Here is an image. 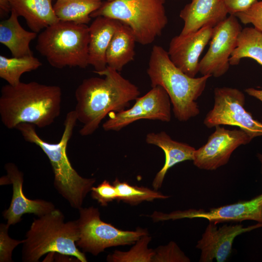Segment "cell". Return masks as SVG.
<instances>
[{
  "mask_svg": "<svg viewBox=\"0 0 262 262\" xmlns=\"http://www.w3.org/2000/svg\"><path fill=\"white\" fill-rule=\"evenodd\" d=\"M245 92L248 95L257 98L262 103V87L261 89H255L254 88H248L245 89Z\"/></svg>",
  "mask_w": 262,
  "mask_h": 262,
  "instance_id": "33",
  "label": "cell"
},
{
  "mask_svg": "<svg viewBox=\"0 0 262 262\" xmlns=\"http://www.w3.org/2000/svg\"><path fill=\"white\" fill-rule=\"evenodd\" d=\"M257 157L258 160H259L261 164V174H262V153L257 154Z\"/></svg>",
  "mask_w": 262,
  "mask_h": 262,
  "instance_id": "35",
  "label": "cell"
},
{
  "mask_svg": "<svg viewBox=\"0 0 262 262\" xmlns=\"http://www.w3.org/2000/svg\"><path fill=\"white\" fill-rule=\"evenodd\" d=\"M0 15L8 14L12 11L9 0H0Z\"/></svg>",
  "mask_w": 262,
  "mask_h": 262,
  "instance_id": "34",
  "label": "cell"
},
{
  "mask_svg": "<svg viewBox=\"0 0 262 262\" xmlns=\"http://www.w3.org/2000/svg\"><path fill=\"white\" fill-rule=\"evenodd\" d=\"M18 16L12 10L10 16L0 22V42L10 51L13 57L33 55L30 47L37 33L24 29L20 24Z\"/></svg>",
  "mask_w": 262,
  "mask_h": 262,
  "instance_id": "21",
  "label": "cell"
},
{
  "mask_svg": "<svg viewBox=\"0 0 262 262\" xmlns=\"http://www.w3.org/2000/svg\"><path fill=\"white\" fill-rule=\"evenodd\" d=\"M234 16L243 24L251 23L262 32V0L256 1L247 9Z\"/></svg>",
  "mask_w": 262,
  "mask_h": 262,
  "instance_id": "31",
  "label": "cell"
},
{
  "mask_svg": "<svg viewBox=\"0 0 262 262\" xmlns=\"http://www.w3.org/2000/svg\"><path fill=\"white\" fill-rule=\"evenodd\" d=\"M7 176L0 179V185L12 184L13 195L9 208L3 212L7 224L14 225L22 220L21 217L27 213H33L38 217L54 210L55 206L50 201L43 199H30L23 193V174L13 163L5 164Z\"/></svg>",
  "mask_w": 262,
  "mask_h": 262,
  "instance_id": "15",
  "label": "cell"
},
{
  "mask_svg": "<svg viewBox=\"0 0 262 262\" xmlns=\"http://www.w3.org/2000/svg\"><path fill=\"white\" fill-rule=\"evenodd\" d=\"M12 10L23 17L30 29L37 33L59 21L52 0H9Z\"/></svg>",
  "mask_w": 262,
  "mask_h": 262,
  "instance_id": "20",
  "label": "cell"
},
{
  "mask_svg": "<svg viewBox=\"0 0 262 262\" xmlns=\"http://www.w3.org/2000/svg\"><path fill=\"white\" fill-rule=\"evenodd\" d=\"M89 27L59 20L37 36L36 49L52 66L85 68L89 65Z\"/></svg>",
  "mask_w": 262,
  "mask_h": 262,
  "instance_id": "6",
  "label": "cell"
},
{
  "mask_svg": "<svg viewBox=\"0 0 262 262\" xmlns=\"http://www.w3.org/2000/svg\"><path fill=\"white\" fill-rule=\"evenodd\" d=\"M150 217L154 222L184 218H203L215 224L252 220L262 224V193L248 200L212 208L208 210L190 209L170 213L154 212Z\"/></svg>",
  "mask_w": 262,
  "mask_h": 262,
  "instance_id": "10",
  "label": "cell"
},
{
  "mask_svg": "<svg viewBox=\"0 0 262 262\" xmlns=\"http://www.w3.org/2000/svg\"><path fill=\"white\" fill-rule=\"evenodd\" d=\"M113 184L117 192V201H122L131 205H137L145 201H151L157 199H166L169 197L157 190L131 185L127 182L120 181L117 178L113 181Z\"/></svg>",
  "mask_w": 262,
  "mask_h": 262,
  "instance_id": "26",
  "label": "cell"
},
{
  "mask_svg": "<svg viewBox=\"0 0 262 262\" xmlns=\"http://www.w3.org/2000/svg\"><path fill=\"white\" fill-rule=\"evenodd\" d=\"M215 128L207 143L195 151L192 161L199 169L215 170L226 164L236 148L252 140L240 129L229 130L220 125Z\"/></svg>",
  "mask_w": 262,
  "mask_h": 262,
  "instance_id": "13",
  "label": "cell"
},
{
  "mask_svg": "<svg viewBox=\"0 0 262 262\" xmlns=\"http://www.w3.org/2000/svg\"><path fill=\"white\" fill-rule=\"evenodd\" d=\"M228 13L234 15L249 8L257 0H222Z\"/></svg>",
  "mask_w": 262,
  "mask_h": 262,
  "instance_id": "32",
  "label": "cell"
},
{
  "mask_svg": "<svg viewBox=\"0 0 262 262\" xmlns=\"http://www.w3.org/2000/svg\"><path fill=\"white\" fill-rule=\"evenodd\" d=\"M9 226L2 223L0 225V262H11L12 252L14 248L19 244H23L24 240H16L12 239L8 234Z\"/></svg>",
  "mask_w": 262,
  "mask_h": 262,
  "instance_id": "29",
  "label": "cell"
},
{
  "mask_svg": "<svg viewBox=\"0 0 262 262\" xmlns=\"http://www.w3.org/2000/svg\"><path fill=\"white\" fill-rule=\"evenodd\" d=\"M96 73L104 78L84 79L75 92L74 111L83 125L79 133L83 136L93 134L108 114L128 108L140 94L136 85L110 67Z\"/></svg>",
  "mask_w": 262,
  "mask_h": 262,
  "instance_id": "1",
  "label": "cell"
},
{
  "mask_svg": "<svg viewBox=\"0 0 262 262\" xmlns=\"http://www.w3.org/2000/svg\"><path fill=\"white\" fill-rule=\"evenodd\" d=\"M242 28L233 15L213 27L209 49L199 63L202 75L218 78L229 67V57L236 46L237 38Z\"/></svg>",
  "mask_w": 262,
  "mask_h": 262,
  "instance_id": "12",
  "label": "cell"
},
{
  "mask_svg": "<svg viewBox=\"0 0 262 262\" xmlns=\"http://www.w3.org/2000/svg\"><path fill=\"white\" fill-rule=\"evenodd\" d=\"M244 58H252L262 66V32L254 27L242 29L229 57V64L237 65Z\"/></svg>",
  "mask_w": 262,
  "mask_h": 262,
  "instance_id": "24",
  "label": "cell"
},
{
  "mask_svg": "<svg viewBox=\"0 0 262 262\" xmlns=\"http://www.w3.org/2000/svg\"><path fill=\"white\" fill-rule=\"evenodd\" d=\"M213 27L204 26L197 31L184 35L173 37L167 51L171 61L182 72L191 77L199 72V58L211 40Z\"/></svg>",
  "mask_w": 262,
  "mask_h": 262,
  "instance_id": "16",
  "label": "cell"
},
{
  "mask_svg": "<svg viewBox=\"0 0 262 262\" xmlns=\"http://www.w3.org/2000/svg\"><path fill=\"white\" fill-rule=\"evenodd\" d=\"M106 0V1L109 2V1H113L114 0Z\"/></svg>",
  "mask_w": 262,
  "mask_h": 262,
  "instance_id": "36",
  "label": "cell"
},
{
  "mask_svg": "<svg viewBox=\"0 0 262 262\" xmlns=\"http://www.w3.org/2000/svg\"><path fill=\"white\" fill-rule=\"evenodd\" d=\"M213 92V106L203 121L207 128L234 126L246 132L252 139L262 136V123L246 110L245 96L242 91L235 88L222 87L215 88Z\"/></svg>",
  "mask_w": 262,
  "mask_h": 262,
  "instance_id": "9",
  "label": "cell"
},
{
  "mask_svg": "<svg viewBox=\"0 0 262 262\" xmlns=\"http://www.w3.org/2000/svg\"><path fill=\"white\" fill-rule=\"evenodd\" d=\"M62 98L61 88L57 85L36 82L6 84L0 90L1 121L9 129H16L21 123L45 128L60 115Z\"/></svg>",
  "mask_w": 262,
  "mask_h": 262,
  "instance_id": "2",
  "label": "cell"
},
{
  "mask_svg": "<svg viewBox=\"0 0 262 262\" xmlns=\"http://www.w3.org/2000/svg\"><path fill=\"white\" fill-rule=\"evenodd\" d=\"M147 73L152 87L160 86L165 90L179 121H186L199 115L196 101L204 91L210 76H188L174 65L168 52L159 45L152 47Z\"/></svg>",
  "mask_w": 262,
  "mask_h": 262,
  "instance_id": "4",
  "label": "cell"
},
{
  "mask_svg": "<svg viewBox=\"0 0 262 262\" xmlns=\"http://www.w3.org/2000/svg\"><path fill=\"white\" fill-rule=\"evenodd\" d=\"M262 228V224H257L244 227L242 224H225L218 228L217 224L212 222L206 228L196 245V248L200 250L199 262H224L232 252L235 238L243 233Z\"/></svg>",
  "mask_w": 262,
  "mask_h": 262,
  "instance_id": "14",
  "label": "cell"
},
{
  "mask_svg": "<svg viewBox=\"0 0 262 262\" xmlns=\"http://www.w3.org/2000/svg\"><path fill=\"white\" fill-rule=\"evenodd\" d=\"M91 192L92 197L102 206H106L109 202L118 198L115 187L107 180H104L97 187L93 186Z\"/></svg>",
  "mask_w": 262,
  "mask_h": 262,
  "instance_id": "30",
  "label": "cell"
},
{
  "mask_svg": "<svg viewBox=\"0 0 262 262\" xmlns=\"http://www.w3.org/2000/svg\"><path fill=\"white\" fill-rule=\"evenodd\" d=\"M165 0H114L103 3L90 17L102 16L118 20L130 27L136 42L153 43L168 23Z\"/></svg>",
  "mask_w": 262,
  "mask_h": 262,
  "instance_id": "7",
  "label": "cell"
},
{
  "mask_svg": "<svg viewBox=\"0 0 262 262\" xmlns=\"http://www.w3.org/2000/svg\"><path fill=\"white\" fill-rule=\"evenodd\" d=\"M76 220L79 238L78 247L83 252L97 256L107 248L135 243L142 236L148 234L146 229L139 228L135 230H123L100 218L98 209L93 206L81 207Z\"/></svg>",
  "mask_w": 262,
  "mask_h": 262,
  "instance_id": "8",
  "label": "cell"
},
{
  "mask_svg": "<svg viewBox=\"0 0 262 262\" xmlns=\"http://www.w3.org/2000/svg\"><path fill=\"white\" fill-rule=\"evenodd\" d=\"M152 262H189L190 259L174 241L154 249Z\"/></svg>",
  "mask_w": 262,
  "mask_h": 262,
  "instance_id": "28",
  "label": "cell"
},
{
  "mask_svg": "<svg viewBox=\"0 0 262 262\" xmlns=\"http://www.w3.org/2000/svg\"><path fill=\"white\" fill-rule=\"evenodd\" d=\"M120 23L118 20L99 16L89 26L88 62L89 65L93 66L95 73L107 67L106 52Z\"/></svg>",
  "mask_w": 262,
  "mask_h": 262,
  "instance_id": "19",
  "label": "cell"
},
{
  "mask_svg": "<svg viewBox=\"0 0 262 262\" xmlns=\"http://www.w3.org/2000/svg\"><path fill=\"white\" fill-rule=\"evenodd\" d=\"M146 142L161 148L164 153L165 162L163 167L156 174L152 182L155 190L160 188L168 170L177 164L192 161L196 150L189 145L175 141L165 131L150 132L146 135Z\"/></svg>",
  "mask_w": 262,
  "mask_h": 262,
  "instance_id": "18",
  "label": "cell"
},
{
  "mask_svg": "<svg viewBox=\"0 0 262 262\" xmlns=\"http://www.w3.org/2000/svg\"><path fill=\"white\" fill-rule=\"evenodd\" d=\"M151 238L148 234L140 238L127 251L115 250L108 255L107 261L111 262H152L154 250L148 247Z\"/></svg>",
  "mask_w": 262,
  "mask_h": 262,
  "instance_id": "27",
  "label": "cell"
},
{
  "mask_svg": "<svg viewBox=\"0 0 262 262\" xmlns=\"http://www.w3.org/2000/svg\"><path fill=\"white\" fill-rule=\"evenodd\" d=\"M102 125L105 131H119L140 119L169 122L171 119V101L160 86L152 87L147 94L138 97L132 107L119 112H112Z\"/></svg>",
  "mask_w": 262,
  "mask_h": 262,
  "instance_id": "11",
  "label": "cell"
},
{
  "mask_svg": "<svg viewBox=\"0 0 262 262\" xmlns=\"http://www.w3.org/2000/svg\"><path fill=\"white\" fill-rule=\"evenodd\" d=\"M228 14L222 0H192L180 12L184 25L180 34L195 33L208 25L214 27L225 19Z\"/></svg>",
  "mask_w": 262,
  "mask_h": 262,
  "instance_id": "17",
  "label": "cell"
},
{
  "mask_svg": "<svg viewBox=\"0 0 262 262\" xmlns=\"http://www.w3.org/2000/svg\"><path fill=\"white\" fill-rule=\"evenodd\" d=\"M25 237L21 251L23 262H38L47 253L68 255L79 262H87L76 245L79 238L76 220L65 222L59 209L34 219Z\"/></svg>",
  "mask_w": 262,
  "mask_h": 262,
  "instance_id": "5",
  "label": "cell"
},
{
  "mask_svg": "<svg viewBox=\"0 0 262 262\" xmlns=\"http://www.w3.org/2000/svg\"><path fill=\"white\" fill-rule=\"evenodd\" d=\"M39 60L33 55L8 58L0 55V77L8 84L16 85L25 73L35 70L41 66Z\"/></svg>",
  "mask_w": 262,
  "mask_h": 262,
  "instance_id": "25",
  "label": "cell"
},
{
  "mask_svg": "<svg viewBox=\"0 0 262 262\" xmlns=\"http://www.w3.org/2000/svg\"><path fill=\"white\" fill-rule=\"evenodd\" d=\"M78 121L74 110L68 112L64 121V130L60 140L50 143L37 134L35 126L21 123L16 128L25 141L39 147L48 157L54 173L56 190L74 209L82 207L83 201L91 191L96 180L81 176L72 166L66 154L68 142Z\"/></svg>",
  "mask_w": 262,
  "mask_h": 262,
  "instance_id": "3",
  "label": "cell"
},
{
  "mask_svg": "<svg viewBox=\"0 0 262 262\" xmlns=\"http://www.w3.org/2000/svg\"><path fill=\"white\" fill-rule=\"evenodd\" d=\"M102 3L101 0H57L53 7L59 20L87 24Z\"/></svg>",
  "mask_w": 262,
  "mask_h": 262,
  "instance_id": "23",
  "label": "cell"
},
{
  "mask_svg": "<svg viewBox=\"0 0 262 262\" xmlns=\"http://www.w3.org/2000/svg\"><path fill=\"white\" fill-rule=\"evenodd\" d=\"M136 42L135 37L130 27L121 22L114 33L106 52L107 66L121 71L127 64L134 59Z\"/></svg>",
  "mask_w": 262,
  "mask_h": 262,
  "instance_id": "22",
  "label": "cell"
}]
</instances>
